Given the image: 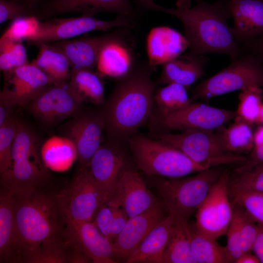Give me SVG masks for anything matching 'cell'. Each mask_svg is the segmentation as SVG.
I'll use <instances>...</instances> for the list:
<instances>
[{"mask_svg":"<svg viewBox=\"0 0 263 263\" xmlns=\"http://www.w3.org/2000/svg\"><path fill=\"white\" fill-rule=\"evenodd\" d=\"M29 62L22 41L0 39V69L3 72L13 70Z\"/></svg>","mask_w":263,"mask_h":263,"instance_id":"obj_38","label":"cell"},{"mask_svg":"<svg viewBox=\"0 0 263 263\" xmlns=\"http://www.w3.org/2000/svg\"><path fill=\"white\" fill-rule=\"evenodd\" d=\"M261 164H263V144L253 147L248 156L242 162V165L234 170V173L247 170Z\"/></svg>","mask_w":263,"mask_h":263,"instance_id":"obj_45","label":"cell"},{"mask_svg":"<svg viewBox=\"0 0 263 263\" xmlns=\"http://www.w3.org/2000/svg\"><path fill=\"white\" fill-rule=\"evenodd\" d=\"M40 152L46 167L56 171L67 170L77 160L75 145L65 136L50 137L41 145Z\"/></svg>","mask_w":263,"mask_h":263,"instance_id":"obj_28","label":"cell"},{"mask_svg":"<svg viewBox=\"0 0 263 263\" xmlns=\"http://www.w3.org/2000/svg\"><path fill=\"white\" fill-rule=\"evenodd\" d=\"M154 101L159 113H168L181 110L192 103L188 97L186 87L180 84L169 83L157 90Z\"/></svg>","mask_w":263,"mask_h":263,"instance_id":"obj_35","label":"cell"},{"mask_svg":"<svg viewBox=\"0 0 263 263\" xmlns=\"http://www.w3.org/2000/svg\"><path fill=\"white\" fill-rule=\"evenodd\" d=\"M40 148L35 132L20 120L12 146L11 165L0 174V189L14 193L45 187L51 175Z\"/></svg>","mask_w":263,"mask_h":263,"instance_id":"obj_4","label":"cell"},{"mask_svg":"<svg viewBox=\"0 0 263 263\" xmlns=\"http://www.w3.org/2000/svg\"><path fill=\"white\" fill-rule=\"evenodd\" d=\"M236 116L251 125L256 124L259 113L263 103V90L257 86L241 91Z\"/></svg>","mask_w":263,"mask_h":263,"instance_id":"obj_37","label":"cell"},{"mask_svg":"<svg viewBox=\"0 0 263 263\" xmlns=\"http://www.w3.org/2000/svg\"><path fill=\"white\" fill-rule=\"evenodd\" d=\"M104 129L105 124L101 113H78L61 127L64 136L75 145L79 167H88L92 157L101 146Z\"/></svg>","mask_w":263,"mask_h":263,"instance_id":"obj_15","label":"cell"},{"mask_svg":"<svg viewBox=\"0 0 263 263\" xmlns=\"http://www.w3.org/2000/svg\"><path fill=\"white\" fill-rule=\"evenodd\" d=\"M0 263H18V236L12 193L0 189Z\"/></svg>","mask_w":263,"mask_h":263,"instance_id":"obj_26","label":"cell"},{"mask_svg":"<svg viewBox=\"0 0 263 263\" xmlns=\"http://www.w3.org/2000/svg\"><path fill=\"white\" fill-rule=\"evenodd\" d=\"M230 175L225 169L196 211L195 225L198 231L212 239L225 234L232 219L233 206L228 188Z\"/></svg>","mask_w":263,"mask_h":263,"instance_id":"obj_10","label":"cell"},{"mask_svg":"<svg viewBox=\"0 0 263 263\" xmlns=\"http://www.w3.org/2000/svg\"><path fill=\"white\" fill-rule=\"evenodd\" d=\"M132 62L131 53L120 38L104 47L96 67L102 75L120 77L129 72Z\"/></svg>","mask_w":263,"mask_h":263,"instance_id":"obj_30","label":"cell"},{"mask_svg":"<svg viewBox=\"0 0 263 263\" xmlns=\"http://www.w3.org/2000/svg\"><path fill=\"white\" fill-rule=\"evenodd\" d=\"M174 214L169 239L159 263H195L191 252L188 220L178 214Z\"/></svg>","mask_w":263,"mask_h":263,"instance_id":"obj_27","label":"cell"},{"mask_svg":"<svg viewBox=\"0 0 263 263\" xmlns=\"http://www.w3.org/2000/svg\"><path fill=\"white\" fill-rule=\"evenodd\" d=\"M228 188L229 197L243 192L263 193V164L230 175Z\"/></svg>","mask_w":263,"mask_h":263,"instance_id":"obj_36","label":"cell"},{"mask_svg":"<svg viewBox=\"0 0 263 263\" xmlns=\"http://www.w3.org/2000/svg\"><path fill=\"white\" fill-rule=\"evenodd\" d=\"M128 142L137 168L149 176L176 178L208 169L160 140L137 135Z\"/></svg>","mask_w":263,"mask_h":263,"instance_id":"obj_5","label":"cell"},{"mask_svg":"<svg viewBox=\"0 0 263 263\" xmlns=\"http://www.w3.org/2000/svg\"><path fill=\"white\" fill-rule=\"evenodd\" d=\"M246 49L256 56L263 64V33L243 43Z\"/></svg>","mask_w":263,"mask_h":263,"instance_id":"obj_46","label":"cell"},{"mask_svg":"<svg viewBox=\"0 0 263 263\" xmlns=\"http://www.w3.org/2000/svg\"><path fill=\"white\" fill-rule=\"evenodd\" d=\"M258 258L250 251L244 253L235 261V263H260Z\"/></svg>","mask_w":263,"mask_h":263,"instance_id":"obj_49","label":"cell"},{"mask_svg":"<svg viewBox=\"0 0 263 263\" xmlns=\"http://www.w3.org/2000/svg\"><path fill=\"white\" fill-rule=\"evenodd\" d=\"M227 244L225 246L229 263H234L243 253L241 237L237 216L233 212L231 223L227 229Z\"/></svg>","mask_w":263,"mask_h":263,"instance_id":"obj_44","label":"cell"},{"mask_svg":"<svg viewBox=\"0 0 263 263\" xmlns=\"http://www.w3.org/2000/svg\"><path fill=\"white\" fill-rule=\"evenodd\" d=\"M252 250L260 262L263 263V225L258 224V232Z\"/></svg>","mask_w":263,"mask_h":263,"instance_id":"obj_47","label":"cell"},{"mask_svg":"<svg viewBox=\"0 0 263 263\" xmlns=\"http://www.w3.org/2000/svg\"><path fill=\"white\" fill-rule=\"evenodd\" d=\"M257 224L263 225V193L243 192L230 196Z\"/></svg>","mask_w":263,"mask_h":263,"instance_id":"obj_41","label":"cell"},{"mask_svg":"<svg viewBox=\"0 0 263 263\" xmlns=\"http://www.w3.org/2000/svg\"><path fill=\"white\" fill-rule=\"evenodd\" d=\"M174 214L169 211L126 260L127 263H159L166 247Z\"/></svg>","mask_w":263,"mask_h":263,"instance_id":"obj_25","label":"cell"},{"mask_svg":"<svg viewBox=\"0 0 263 263\" xmlns=\"http://www.w3.org/2000/svg\"><path fill=\"white\" fill-rule=\"evenodd\" d=\"M37 46L39 52L37 58L32 63L44 73L53 84L68 83L72 67L66 56L49 43Z\"/></svg>","mask_w":263,"mask_h":263,"instance_id":"obj_29","label":"cell"},{"mask_svg":"<svg viewBox=\"0 0 263 263\" xmlns=\"http://www.w3.org/2000/svg\"><path fill=\"white\" fill-rule=\"evenodd\" d=\"M75 12L90 16L100 12H113L127 18L132 13V8L129 0H47L38 4L34 16L40 21Z\"/></svg>","mask_w":263,"mask_h":263,"instance_id":"obj_17","label":"cell"},{"mask_svg":"<svg viewBox=\"0 0 263 263\" xmlns=\"http://www.w3.org/2000/svg\"><path fill=\"white\" fill-rule=\"evenodd\" d=\"M189 225L191 252L195 263H229L225 246L200 233L195 223Z\"/></svg>","mask_w":263,"mask_h":263,"instance_id":"obj_32","label":"cell"},{"mask_svg":"<svg viewBox=\"0 0 263 263\" xmlns=\"http://www.w3.org/2000/svg\"><path fill=\"white\" fill-rule=\"evenodd\" d=\"M236 111L220 109L201 103H191L177 111L159 113V124L166 131L189 129L214 130L234 119Z\"/></svg>","mask_w":263,"mask_h":263,"instance_id":"obj_13","label":"cell"},{"mask_svg":"<svg viewBox=\"0 0 263 263\" xmlns=\"http://www.w3.org/2000/svg\"><path fill=\"white\" fill-rule=\"evenodd\" d=\"M162 203L128 219L113 243L114 257L125 261L164 218Z\"/></svg>","mask_w":263,"mask_h":263,"instance_id":"obj_18","label":"cell"},{"mask_svg":"<svg viewBox=\"0 0 263 263\" xmlns=\"http://www.w3.org/2000/svg\"><path fill=\"white\" fill-rule=\"evenodd\" d=\"M16 108L11 103L0 100V127L13 116L12 114Z\"/></svg>","mask_w":263,"mask_h":263,"instance_id":"obj_48","label":"cell"},{"mask_svg":"<svg viewBox=\"0 0 263 263\" xmlns=\"http://www.w3.org/2000/svg\"><path fill=\"white\" fill-rule=\"evenodd\" d=\"M158 140L175 148L192 160L209 168L223 164L243 162L246 157L229 154L220 131L189 129L179 133L165 132L156 136Z\"/></svg>","mask_w":263,"mask_h":263,"instance_id":"obj_7","label":"cell"},{"mask_svg":"<svg viewBox=\"0 0 263 263\" xmlns=\"http://www.w3.org/2000/svg\"><path fill=\"white\" fill-rule=\"evenodd\" d=\"M208 59L204 55L189 52L163 64L160 84L176 83L186 87L193 84L204 73Z\"/></svg>","mask_w":263,"mask_h":263,"instance_id":"obj_24","label":"cell"},{"mask_svg":"<svg viewBox=\"0 0 263 263\" xmlns=\"http://www.w3.org/2000/svg\"><path fill=\"white\" fill-rule=\"evenodd\" d=\"M256 124L259 125H263V102L260 109Z\"/></svg>","mask_w":263,"mask_h":263,"instance_id":"obj_52","label":"cell"},{"mask_svg":"<svg viewBox=\"0 0 263 263\" xmlns=\"http://www.w3.org/2000/svg\"><path fill=\"white\" fill-rule=\"evenodd\" d=\"M20 2H23L36 6H38V4L45 0H15Z\"/></svg>","mask_w":263,"mask_h":263,"instance_id":"obj_51","label":"cell"},{"mask_svg":"<svg viewBox=\"0 0 263 263\" xmlns=\"http://www.w3.org/2000/svg\"><path fill=\"white\" fill-rule=\"evenodd\" d=\"M60 194L70 224L93 221L100 207L107 202L88 167H79L71 182Z\"/></svg>","mask_w":263,"mask_h":263,"instance_id":"obj_9","label":"cell"},{"mask_svg":"<svg viewBox=\"0 0 263 263\" xmlns=\"http://www.w3.org/2000/svg\"><path fill=\"white\" fill-rule=\"evenodd\" d=\"M111 199L119 204L129 218L161 203L137 171L132 168L123 169Z\"/></svg>","mask_w":263,"mask_h":263,"instance_id":"obj_16","label":"cell"},{"mask_svg":"<svg viewBox=\"0 0 263 263\" xmlns=\"http://www.w3.org/2000/svg\"><path fill=\"white\" fill-rule=\"evenodd\" d=\"M124 165L123 155L111 144L101 145L90 161L88 168L107 202L113 195Z\"/></svg>","mask_w":263,"mask_h":263,"instance_id":"obj_20","label":"cell"},{"mask_svg":"<svg viewBox=\"0 0 263 263\" xmlns=\"http://www.w3.org/2000/svg\"><path fill=\"white\" fill-rule=\"evenodd\" d=\"M18 263H52L72 242L60 192L43 188L12 193Z\"/></svg>","mask_w":263,"mask_h":263,"instance_id":"obj_1","label":"cell"},{"mask_svg":"<svg viewBox=\"0 0 263 263\" xmlns=\"http://www.w3.org/2000/svg\"><path fill=\"white\" fill-rule=\"evenodd\" d=\"M226 68L197 85L192 99L210 98L251 86L263 87V64L254 55H242Z\"/></svg>","mask_w":263,"mask_h":263,"instance_id":"obj_8","label":"cell"},{"mask_svg":"<svg viewBox=\"0 0 263 263\" xmlns=\"http://www.w3.org/2000/svg\"><path fill=\"white\" fill-rule=\"evenodd\" d=\"M227 9L233 19L234 36L240 46L263 33V1L231 0Z\"/></svg>","mask_w":263,"mask_h":263,"instance_id":"obj_21","label":"cell"},{"mask_svg":"<svg viewBox=\"0 0 263 263\" xmlns=\"http://www.w3.org/2000/svg\"><path fill=\"white\" fill-rule=\"evenodd\" d=\"M232 204L233 212L238 220L243 253L250 252L252 251L257 234L258 224L247 214L241 206L234 203Z\"/></svg>","mask_w":263,"mask_h":263,"instance_id":"obj_42","label":"cell"},{"mask_svg":"<svg viewBox=\"0 0 263 263\" xmlns=\"http://www.w3.org/2000/svg\"><path fill=\"white\" fill-rule=\"evenodd\" d=\"M68 84L82 103L100 105L105 103L104 84L99 75L93 70L72 69Z\"/></svg>","mask_w":263,"mask_h":263,"instance_id":"obj_31","label":"cell"},{"mask_svg":"<svg viewBox=\"0 0 263 263\" xmlns=\"http://www.w3.org/2000/svg\"><path fill=\"white\" fill-rule=\"evenodd\" d=\"M72 238L93 263H114L113 243L93 221L69 223Z\"/></svg>","mask_w":263,"mask_h":263,"instance_id":"obj_22","label":"cell"},{"mask_svg":"<svg viewBox=\"0 0 263 263\" xmlns=\"http://www.w3.org/2000/svg\"><path fill=\"white\" fill-rule=\"evenodd\" d=\"M224 170L221 166H216L189 177H154L152 184L168 211L188 220L196 212Z\"/></svg>","mask_w":263,"mask_h":263,"instance_id":"obj_6","label":"cell"},{"mask_svg":"<svg viewBox=\"0 0 263 263\" xmlns=\"http://www.w3.org/2000/svg\"><path fill=\"white\" fill-rule=\"evenodd\" d=\"M137 1L143 6L150 10H152L156 4L153 0H137Z\"/></svg>","mask_w":263,"mask_h":263,"instance_id":"obj_50","label":"cell"},{"mask_svg":"<svg viewBox=\"0 0 263 263\" xmlns=\"http://www.w3.org/2000/svg\"><path fill=\"white\" fill-rule=\"evenodd\" d=\"M188 46L185 37L167 27L152 29L147 38L149 65L163 64L178 56Z\"/></svg>","mask_w":263,"mask_h":263,"instance_id":"obj_23","label":"cell"},{"mask_svg":"<svg viewBox=\"0 0 263 263\" xmlns=\"http://www.w3.org/2000/svg\"><path fill=\"white\" fill-rule=\"evenodd\" d=\"M119 33L115 31L97 37L66 39L49 43L66 56L72 69L93 71L97 66L104 47L111 42L121 38Z\"/></svg>","mask_w":263,"mask_h":263,"instance_id":"obj_19","label":"cell"},{"mask_svg":"<svg viewBox=\"0 0 263 263\" xmlns=\"http://www.w3.org/2000/svg\"><path fill=\"white\" fill-rule=\"evenodd\" d=\"M3 73L4 84L0 100L9 102L16 107L27 106L53 84L51 79L32 62Z\"/></svg>","mask_w":263,"mask_h":263,"instance_id":"obj_14","label":"cell"},{"mask_svg":"<svg viewBox=\"0 0 263 263\" xmlns=\"http://www.w3.org/2000/svg\"><path fill=\"white\" fill-rule=\"evenodd\" d=\"M82 104L67 83L49 86L27 107L38 120L53 126L79 113Z\"/></svg>","mask_w":263,"mask_h":263,"instance_id":"obj_12","label":"cell"},{"mask_svg":"<svg viewBox=\"0 0 263 263\" xmlns=\"http://www.w3.org/2000/svg\"><path fill=\"white\" fill-rule=\"evenodd\" d=\"M19 120L13 116L0 127V174L12 163V149Z\"/></svg>","mask_w":263,"mask_h":263,"instance_id":"obj_39","label":"cell"},{"mask_svg":"<svg viewBox=\"0 0 263 263\" xmlns=\"http://www.w3.org/2000/svg\"><path fill=\"white\" fill-rule=\"evenodd\" d=\"M129 219L119 204L111 199L100 207L93 222L100 231L113 243Z\"/></svg>","mask_w":263,"mask_h":263,"instance_id":"obj_33","label":"cell"},{"mask_svg":"<svg viewBox=\"0 0 263 263\" xmlns=\"http://www.w3.org/2000/svg\"><path fill=\"white\" fill-rule=\"evenodd\" d=\"M147 72L137 71L125 75L101 113L111 144L129 140L150 116L154 86Z\"/></svg>","mask_w":263,"mask_h":263,"instance_id":"obj_3","label":"cell"},{"mask_svg":"<svg viewBox=\"0 0 263 263\" xmlns=\"http://www.w3.org/2000/svg\"><path fill=\"white\" fill-rule=\"evenodd\" d=\"M227 128H219L224 145L228 152H250L254 144V132L252 125L238 116Z\"/></svg>","mask_w":263,"mask_h":263,"instance_id":"obj_34","label":"cell"},{"mask_svg":"<svg viewBox=\"0 0 263 263\" xmlns=\"http://www.w3.org/2000/svg\"><path fill=\"white\" fill-rule=\"evenodd\" d=\"M152 10L169 14L181 21L188 47L193 53L224 54L231 60L243 54L232 28L227 23L231 17L228 9L198 1L190 8H167L155 4Z\"/></svg>","mask_w":263,"mask_h":263,"instance_id":"obj_2","label":"cell"},{"mask_svg":"<svg viewBox=\"0 0 263 263\" xmlns=\"http://www.w3.org/2000/svg\"><path fill=\"white\" fill-rule=\"evenodd\" d=\"M37 7L15 0H0V23L9 19L34 16Z\"/></svg>","mask_w":263,"mask_h":263,"instance_id":"obj_43","label":"cell"},{"mask_svg":"<svg viewBox=\"0 0 263 263\" xmlns=\"http://www.w3.org/2000/svg\"><path fill=\"white\" fill-rule=\"evenodd\" d=\"M39 20L34 16L20 17L12 20L1 38L22 41L33 36L37 31Z\"/></svg>","mask_w":263,"mask_h":263,"instance_id":"obj_40","label":"cell"},{"mask_svg":"<svg viewBox=\"0 0 263 263\" xmlns=\"http://www.w3.org/2000/svg\"><path fill=\"white\" fill-rule=\"evenodd\" d=\"M133 26V23L127 18L121 17L112 20H103L83 15L78 17L54 18L40 22L37 32L26 41L29 45L37 46L66 40L91 31H105L114 27Z\"/></svg>","mask_w":263,"mask_h":263,"instance_id":"obj_11","label":"cell"}]
</instances>
